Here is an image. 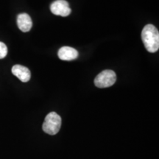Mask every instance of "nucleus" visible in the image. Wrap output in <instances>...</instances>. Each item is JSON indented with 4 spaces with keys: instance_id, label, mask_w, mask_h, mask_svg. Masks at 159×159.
<instances>
[{
    "instance_id": "6e6552de",
    "label": "nucleus",
    "mask_w": 159,
    "mask_h": 159,
    "mask_svg": "<svg viewBox=\"0 0 159 159\" xmlns=\"http://www.w3.org/2000/svg\"><path fill=\"white\" fill-rule=\"evenodd\" d=\"M7 54V48L6 45L2 42H0V59L6 57Z\"/></svg>"
},
{
    "instance_id": "0eeeda50",
    "label": "nucleus",
    "mask_w": 159,
    "mask_h": 159,
    "mask_svg": "<svg viewBox=\"0 0 159 159\" xmlns=\"http://www.w3.org/2000/svg\"><path fill=\"white\" fill-rule=\"evenodd\" d=\"M17 25L20 30L27 33L33 27V21L28 14L21 13L17 17Z\"/></svg>"
},
{
    "instance_id": "20e7f679",
    "label": "nucleus",
    "mask_w": 159,
    "mask_h": 159,
    "mask_svg": "<svg viewBox=\"0 0 159 159\" xmlns=\"http://www.w3.org/2000/svg\"><path fill=\"white\" fill-rule=\"evenodd\" d=\"M50 11L53 14L66 17L70 14L71 10L66 0H56L50 5Z\"/></svg>"
},
{
    "instance_id": "f257e3e1",
    "label": "nucleus",
    "mask_w": 159,
    "mask_h": 159,
    "mask_svg": "<svg viewBox=\"0 0 159 159\" xmlns=\"http://www.w3.org/2000/svg\"><path fill=\"white\" fill-rule=\"evenodd\" d=\"M142 39L144 47L149 52L154 53L159 48V33L152 25H148L143 28Z\"/></svg>"
},
{
    "instance_id": "f03ea898",
    "label": "nucleus",
    "mask_w": 159,
    "mask_h": 159,
    "mask_svg": "<svg viewBox=\"0 0 159 159\" xmlns=\"http://www.w3.org/2000/svg\"><path fill=\"white\" fill-rule=\"evenodd\" d=\"M61 127V118L57 113L51 112L46 116L43 123V130L49 135H55Z\"/></svg>"
},
{
    "instance_id": "39448f33",
    "label": "nucleus",
    "mask_w": 159,
    "mask_h": 159,
    "mask_svg": "<svg viewBox=\"0 0 159 159\" xmlns=\"http://www.w3.org/2000/svg\"><path fill=\"white\" fill-rule=\"evenodd\" d=\"M12 73L17 77L21 82H28L30 80L31 73L27 67L21 65H15L12 68Z\"/></svg>"
},
{
    "instance_id": "423d86ee",
    "label": "nucleus",
    "mask_w": 159,
    "mask_h": 159,
    "mask_svg": "<svg viewBox=\"0 0 159 159\" xmlns=\"http://www.w3.org/2000/svg\"><path fill=\"white\" fill-rule=\"evenodd\" d=\"M58 57L62 61H73L77 58L79 53L76 49L70 47H63L57 53Z\"/></svg>"
},
{
    "instance_id": "7ed1b4c3",
    "label": "nucleus",
    "mask_w": 159,
    "mask_h": 159,
    "mask_svg": "<svg viewBox=\"0 0 159 159\" xmlns=\"http://www.w3.org/2000/svg\"><path fill=\"white\" fill-rule=\"evenodd\" d=\"M116 75L113 70L106 69L97 75L94 79V84L98 88H108L116 83Z\"/></svg>"
}]
</instances>
